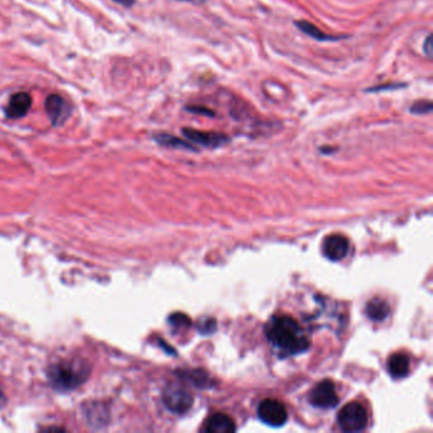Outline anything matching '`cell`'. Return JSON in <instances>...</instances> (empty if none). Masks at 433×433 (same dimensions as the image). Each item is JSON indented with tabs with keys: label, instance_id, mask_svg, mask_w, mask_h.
Wrapping results in <instances>:
<instances>
[{
	"label": "cell",
	"instance_id": "cell-1",
	"mask_svg": "<svg viewBox=\"0 0 433 433\" xmlns=\"http://www.w3.org/2000/svg\"><path fill=\"white\" fill-rule=\"evenodd\" d=\"M265 336L281 352L289 354L304 352L310 347L299 323L289 315L273 316L265 327Z\"/></svg>",
	"mask_w": 433,
	"mask_h": 433
},
{
	"label": "cell",
	"instance_id": "cell-2",
	"mask_svg": "<svg viewBox=\"0 0 433 433\" xmlns=\"http://www.w3.org/2000/svg\"><path fill=\"white\" fill-rule=\"evenodd\" d=\"M90 369L81 360H63L54 363L48 370V379L59 390H72L88 379Z\"/></svg>",
	"mask_w": 433,
	"mask_h": 433
},
{
	"label": "cell",
	"instance_id": "cell-3",
	"mask_svg": "<svg viewBox=\"0 0 433 433\" xmlns=\"http://www.w3.org/2000/svg\"><path fill=\"white\" fill-rule=\"evenodd\" d=\"M163 401L172 413L183 414L191 410L193 395L183 383H169L163 392Z\"/></svg>",
	"mask_w": 433,
	"mask_h": 433
},
{
	"label": "cell",
	"instance_id": "cell-4",
	"mask_svg": "<svg viewBox=\"0 0 433 433\" xmlns=\"http://www.w3.org/2000/svg\"><path fill=\"white\" fill-rule=\"evenodd\" d=\"M338 425L345 432H360L363 431L369 422V416L365 407L357 403H348L338 413Z\"/></svg>",
	"mask_w": 433,
	"mask_h": 433
},
{
	"label": "cell",
	"instance_id": "cell-5",
	"mask_svg": "<svg viewBox=\"0 0 433 433\" xmlns=\"http://www.w3.org/2000/svg\"><path fill=\"white\" fill-rule=\"evenodd\" d=\"M258 417L265 423L272 427H281L288 422V410L283 403L277 399H265L258 405Z\"/></svg>",
	"mask_w": 433,
	"mask_h": 433
},
{
	"label": "cell",
	"instance_id": "cell-6",
	"mask_svg": "<svg viewBox=\"0 0 433 433\" xmlns=\"http://www.w3.org/2000/svg\"><path fill=\"white\" fill-rule=\"evenodd\" d=\"M339 401L336 385L330 380L321 381L318 385H315L310 393V403L316 408L329 410L334 408Z\"/></svg>",
	"mask_w": 433,
	"mask_h": 433
},
{
	"label": "cell",
	"instance_id": "cell-7",
	"mask_svg": "<svg viewBox=\"0 0 433 433\" xmlns=\"http://www.w3.org/2000/svg\"><path fill=\"white\" fill-rule=\"evenodd\" d=\"M46 113H48V119L51 121V123L54 126L63 125L65 121L69 119L72 108L68 105V102L64 98L59 94H51L46 99Z\"/></svg>",
	"mask_w": 433,
	"mask_h": 433
},
{
	"label": "cell",
	"instance_id": "cell-8",
	"mask_svg": "<svg viewBox=\"0 0 433 433\" xmlns=\"http://www.w3.org/2000/svg\"><path fill=\"white\" fill-rule=\"evenodd\" d=\"M350 241L345 235L332 234L323 241V253L330 261H342L348 254Z\"/></svg>",
	"mask_w": 433,
	"mask_h": 433
},
{
	"label": "cell",
	"instance_id": "cell-9",
	"mask_svg": "<svg viewBox=\"0 0 433 433\" xmlns=\"http://www.w3.org/2000/svg\"><path fill=\"white\" fill-rule=\"evenodd\" d=\"M183 135L194 144H199L205 148H219V146L228 144L230 140L224 134L205 132V131L193 129H183Z\"/></svg>",
	"mask_w": 433,
	"mask_h": 433
},
{
	"label": "cell",
	"instance_id": "cell-10",
	"mask_svg": "<svg viewBox=\"0 0 433 433\" xmlns=\"http://www.w3.org/2000/svg\"><path fill=\"white\" fill-rule=\"evenodd\" d=\"M32 105V98L26 92H17L9 98L8 105L6 107V114L9 119H22Z\"/></svg>",
	"mask_w": 433,
	"mask_h": 433
},
{
	"label": "cell",
	"instance_id": "cell-11",
	"mask_svg": "<svg viewBox=\"0 0 433 433\" xmlns=\"http://www.w3.org/2000/svg\"><path fill=\"white\" fill-rule=\"evenodd\" d=\"M236 430L233 419L225 413H215L206 421L203 431L208 433H232Z\"/></svg>",
	"mask_w": 433,
	"mask_h": 433
},
{
	"label": "cell",
	"instance_id": "cell-12",
	"mask_svg": "<svg viewBox=\"0 0 433 433\" xmlns=\"http://www.w3.org/2000/svg\"><path fill=\"white\" fill-rule=\"evenodd\" d=\"M387 369L394 379H401L410 374V360L405 353H394L387 360Z\"/></svg>",
	"mask_w": 433,
	"mask_h": 433
},
{
	"label": "cell",
	"instance_id": "cell-13",
	"mask_svg": "<svg viewBox=\"0 0 433 433\" xmlns=\"http://www.w3.org/2000/svg\"><path fill=\"white\" fill-rule=\"evenodd\" d=\"M390 314V305L383 299H372L366 305V315L371 321H383Z\"/></svg>",
	"mask_w": 433,
	"mask_h": 433
},
{
	"label": "cell",
	"instance_id": "cell-14",
	"mask_svg": "<svg viewBox=\"0 0 433 433\" xmlns=\"http://www.w3.org/2000/svg\"><path fill=\"white\" fill-rule=\"evenodd\" d=\"M296 27L301 31V32H304L305 34H308V36H310L312 39L314 40L318 41H336L341 40V37H333V36H329V34H325V33L323 32L321 30H319L316 26H314L313 23H310V22H306V21H297Z\"/></svg>",
	"mask_w": 433,
	"mask_h": 433
},
{
	"label": "cell",
	"instance_id": "cell-15",
	"mask_svg": "<svg viewBox=\"0 0 433 433\" xmlns=\"http://www.w3.org/2000/svg\"><path fill=\"white\" fill-rule=\"evenodd\" d=\"M155 140L161 145L164 146H170V148H179V149H190L193 150L192 146L190 144H187L185 141H182L181 139H178L176 137H172L168 134H158L155 135Z\"/></svg>",
	"mask_w": 433,
	"mask_h": 433
},
{
	"label": "cell",
	"instance_id": "cell-16",
	"mask_svg": "<svg viewBox=\"0 0 433 433\" xmlns=\"http://www.w3.org/2000/svg\"><path fill=\"white\" fill-rule=\"evenodd\" d=\"M181 376L183 377V379L191 380L192 384H194L197 387L210 386L209 376H208V374H206L205 371H199V370L191 371V372L188 371V372H185V374H181Z\"/></svg>",
	"mask_w": 433,
	"mask_h": 433
},
{
	"label": "cell",
	"instance_id": "cell-17",
	"mask_svg": "<svg viewBox=\"0 0 433 433\" xmlns=\"http://www.w3.org/2000/svg\"><path fill=\"white\" fill-rule=\"evenodd\" d=\"M85 413H87V417H88L90 425H98V423H97V418L98 417L101 418L103 422H105V417L107 416V412L103 410L102 405L92 404V405L89 407V410H85Z\"/></svg>",
	"mask_w": 433,
	"mask_h": 433
},
{
	"label": "cell",
	"instance_id": "cell-18",
	"mask_svg": "<svg viewBox=\"0 0 433 433\" xmlns=\"http://www.w3.org/2000/svg\"><path fill=\"white\" fill-rule=\"evenodd\" d=\"M433 105L431 101H418L410 108L413 114H428L432 112Z\"/></svg>",
	"mask_w": 433,
	"mask_h": 433
},
{
	"label": "cell",
	"instance_id": "cell-19",
	"mask_svg": "<svg viewBox=\"0 0 433 433\" xmlns=\"http://www.w3.org/2000/svg\"><path fill=\"white\" fill-rule=\"evenodd\" d=\"M169 323L177 328H181V327H188L191 324V319L185 314L177 313L170 315Z\"/></svg>",
	"mask_w": 433,
	"mask_h": 433
},
{
	"label": "cell",
	"instance_id": "cell-20",
	"mask_svg": "<svg viewBox=\"0 0 433 433\" xmlns=\"http://www.w3.org/2000/svg\"><path fill=\"white\" fill-rule=\"evenodd\" d=\"M197 329L200 330V333L202 334H209V333H214L216 330V321L215 319H203L200 321V324L197 325Z\"/></svg>",
	"mask_w": 433,
	"mask_h": 433
},
{
	"label": "cell",
	"instance_id": "cell-21",
	"mask_svg": "<svg viewBox=\"0 0 433 433\" xmlns=\"http://www.w3.org/2000/svg\"><path fill=\"white\" fill-rule=\"evenodd\" d=\"M188 112L194 113V114H203V116H211L214 117L215 113L214 111H211L209 108H205V107H199V105H191V107H187L185 108Z\"/></svg>",
	"mask_w": 433,
	"mask_h": 433
},
{
	"label": "cell",
	"instance_id": "cell-22",
	"mask_svg": "<svg viewBox=\"0 0 433 433\" xmlns=\"http://www.w3.org/2000/svg\"><path fill=\"white\" fill-rule=\"evenodd\" d=\"M423 51H425V54L427 57H432L433 42L432 36H431V34H430V36L427 37V40H425V46H423Z\"/></svg>",
	"mask_w": 433,
	"mask_h": 433
},
{
	"label": "cell",
	"instance_id": "cell-23",
	"mask_svg": "<svg viewBox=\"0 0 433 433\" xmlns=\"http://www.w3.org/2000/svg\"><path fill=\"white\" fill-rule=\"evenodd\" d=\"M405 87V84H389V85H379L375 88L367 89L370 92H380V90H386V89H399Z\"/></svg>",
	"mask_w": 433,
	"mask_h": 433
},
{
	"label": "cell",
	"instance_id": "cell-24",
	"mask_svg": "<svg viewBox=\"0 0 433 433\" xmlns=\"http://www.w3.org/2000/svg\"><path fill=\"white\" fill-rule=\"evenodd\" d=\"M114 1L119 3V4L125 6V7H131V6L134 4V0H114Z\"/></svg>",
	"mask_w": 433,
	"mask_h": 433
},
{
	"label": "cell",
	"instance_id": "cell-25",
	"mask_svg": "<svg viewBox=\"0 0 433 433\" xmlns=\"http://www.w3.org/2000/svg\"><path fill=\"white\" fill-rule=\"evenodd\" d=\"M179 1H188V3H192V4H203L208 0H179Z\"/></svg>",
	"mask_w": 433,
	"mask_h": 433
}]
</instances>
